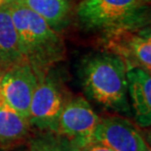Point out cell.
<instances>
[{"label": "cell", "instance_id": "1", "mask_svg": "<svg viewBox=\"0 0 151 151\" xmlns=\"http://www.w3.org/2000/svg\"><path fill=\"white\" fill-rule=\"evenodd\" d=\"M80 78L83 91L89 99L115 113L131 114L127 65L122 57L112 52L87 56L81 64Z\"/></svg>", "mask_w": 151, "mask_h": 151}, {"label": "cell", "instance_id": "2", "mask_svg": "<svg viewBox=\"0 0 151 151\" xmlns=\"http://www.w3.org/2000/svg\"><path fill=\"white\" fill-rule=\"evenodd\" d=\"M27 62L39 77L64 56L61 37L37 14L22 5L6 2Z\"/></svg>", "mask_w": 151, "mask_h": 151}, {"label": "cell", "instance_id": "3", "mask_svg": "<svg viewBox=\"0 0 151 151\" xmlns=\"http://www.w3.org/2000/svg\"><path fill=\"white\" fill-rule=\"evenodd\" d=\"M149 0H81L77 15L84 28L106 35L139 29Z\"/></svg>", "mask_w": 151, "mask_h": 151}, {"label": "cell", "instance_id": "4", "mask_svg": "<svg viewBox=\"0 0 151 151\" xmlns=\"http://www.w3.org/2000/svg\"><path fill=\"white\" fill-rule=\"evenodd\" d=\"M61 81L53 74L39 78L29 106V122L39 132H57L61 113L68 101Z\"/></svg>", "mask_w": 151, "mask_h": 151}, {"label": "cell", "instance_id": "5", "mask_svg": "<svg viewBox=\"0 0 151 151\" xmlns=\"http://www.w3.org/2000/svg\"><path fill=\"white\" fill-rule=\"evenodd\" d=\"M39 78L29 63L3 71L0 74V102L29 119V106Z\"/></svg>", "mask_w": 151, "mask_h": 151}, {"label": "cell", "instance_id": "6", "mask_svg": "<svg viewBox=\"0 0 151 151\" xmlns=\"http://www.w3.org/2000/svg\"><path fill=\"white\" fill-rule=\"evenodd\" d=\"M100 117L81 96L68 99L58 124V134L68 138L78 148L93 142V135Z\"/></svg>", "mask_w": 151, "mask_h": 151}, {"label": "cell", "instance_id": "7", "mask_svg": "<svg viewBox=\"0 0 151 151\" xmlns=\"http://www.w3.org/2000/svg\"><path fill=\"white\" fill-rule=\"evenodd\" d=\"M93 141L114 151H143L147 146L137 127L121 116L100 118Z\"/></svg>", "mask_w": 151, "mask_h": 151}, {"label": "cell", "instance_id": "8", "mask_svg": "<svg viewBox=\"0 0 151 151\" xmlns=\"http://www.w3.org/2000/svg\"><path fill=\"white\" fill-rule=\"evenodd\" d=\"M137 29H127L107 35L109 37L108 46L111 52L122 57L126 62L127 70L132 67H139L150 73V29L149 28L143 31Z\"/></svg>", "mask_w": 151, "mask_h": 151}, {"label": "cell", "instance_id": "9", "mask_svg": "<svg viewBox=\"0 0 151 151\" xmlns=\"http://www.w3.org/2000/svg\"><path fill=\"white\" fill-rule=\"evenodd\" d=\"M128 95L132 100L135 122L147 128L151 124V78L150 73L139 67L127 70Z\"/></svg>", "mask_w": 151, "mask_h": 151}, {"label": "cell", "instance_id": "10", "mask_svg": "<svg viewBox=\"0 0 151 151\" xmlns=\"http://www.w3.org/2000/svg\"><path fill=\"white\" fill-rule=\"evenodd\" d=\"M28 63L20 44L10 11L0 6V74L13 66Z\"/></svg>", "mask_w": 151, "mask_h": 151}, {"label": "cell", "instance_id": "11", "mask_svg": "<svg viewBox=\"0 0 151 151\" xmlns=\"http://www.w3.org/2000/svg\"><path fill=\"white\" fill-rule=\"evenodd\" d=\"M31 128L28 118L0 102V149H12L27 142L32 137Z\"/></svg>", "mask_w": 151, "mask_h": 151}, {"label": "cell", "instance_id": "12", "mask_svg": "<svg viewBox=\"0 0 151 151\" xmlns=\"http://www.w3.org/2000/svg\"><path fill=\"white\" fill-rule=\"evenodd\" d=\"M22 5L37 14L52 28L58 32L66 24L70 12L69 0H6Z\"/></svg>", "mask_w": 151, "mask_h": 151}, {"label": "cell", "instance_id": "13", "mask_svg": "<svg viewBox=\"0 0 151 151\" xmlns=\"http://www.w3.org/2000/svg\"><path fill=\"white\" fill-rule=\"evenodd\" d=\"M28 151H81L68 138L57 132H39L27 141Z\"/></svg>", "mask_w": 151, "mask_h": 151}, {"label": "cell", "instance_id": "14", "mask_svg": "<svg viewBox=\"0 0 151 151\" xmlns=\"http://www.w3.org/2000/svg\"><path fill=\"white\" fill-rule=\"evenodd\" d=\"M81 151H114V150L103 145V144L93 141V142L87 144V145L83 147V148H81Z\"/></svg>", "mask_w": 151, "mask_h": 151}, {"label": "cell", "instance_id": "15", "mask_svg": "<svg viewBox=\"0 0 151 151\" xmlns=\"http://www.w3.org/2000/svg\"><path fill=\"white\" fill-rule=\"evenodd\" d=\"M5 3H6V0H0V6L4 5Z\"/></svg>", "mask_w": 151, "mask_h": 151}, {"label": "cell", "instance_id": "16", "mask_svg": "<svg viewBox=\"0 0 151 151\" xmlns=\"http://www.w3.org/2000/svg\"><path fill=\"white\" fill-rule=\"evenodd\" d=\"M143 151H151L150 150V147H149V145H147L146 147H145V148H144V150Z\"/></svg>", "mask_w": 151, "mask_h": 151}]
</instances>
